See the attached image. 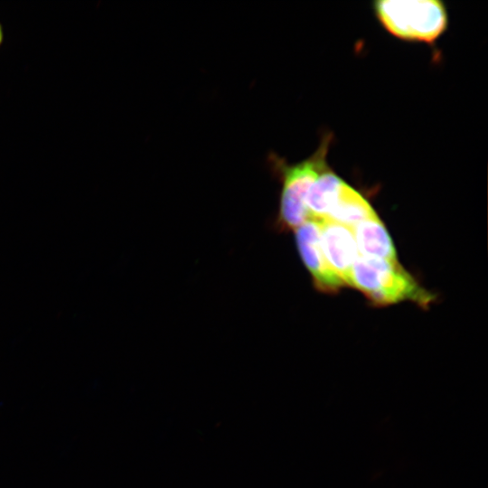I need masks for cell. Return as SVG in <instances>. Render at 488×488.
Instances as JSON below:
<instances>
[{
    "label": "cell",
    "instance_id": "3",
    "mask_svg": "<svg viewBox=\"0 0 488 488\" xmlns=\"http://www.w3.org/2000/svg\"><path fill=\"white\" fill-rule=\"evenodd\" d=\"M381 25L406 41L434 42L446 31L448 16L438 0H381L373 3Z\"/></svg>",
    "mask_w": 488,
    "mask_h": 488
},
{
    "label": "cell",
    "instance_id": "5",
    "mask_svg": "<svg viewBox=\"0 0 488 488\" xmlns=\"http://www.w3.org/2000/svg\"><path fill=\"white\" fill-rule=\"evenodd\" d=\"M296 245L317 289L335 293L344 283L328 264L320 244L317 221L308 219L296 230Z\"/></svg>",
    "mask_w": 488,
    "mask_h": 488
},
{
    "label": "cell",
    "instance_id": "2",
    "mask_svg": "<svg viewBox=\"0 0 488 488\" xmlns=\"http://www.w3.org/2000/svg\"><path fill=\"white\" fill-rule=\"evenodd\" d=\"M331 140L332 136L327 134L310 157L293 164L270 155V165L282 183L278 223L283 228L296 230L308 220L307 192L318 175L329 168L326 157Z\"/></svg>",
    "mask_w": 488,
    "mask_h": 488
},
{
    "label": "cell",
    "instance_id": "7",
    "mask_svg": "<svg viewBox=\"0 0 488 488\" xmlns=\"http://www.w3.org/2000/svg\"><path fill=\"white\" fill-rule=\"evenodd\" d=\"M376 215L365 197L344 182L325 219L352 228Z\"/></svg>",
    "mask_w": 488,
    "mask_h": 488
},
{
    "label": "cell",
    "instance_id": "8",
    "mask_svg": "<svg viewBox=\"0 0 488 488\" xmlns=\"http://www.w3.org/2000/svg\"><path fill=\"white\" fill-rule=\"evenodd\" d=\"M344 181L329 168L312 183L306 196L308 219L326 218Z\"/></svg>",
    "mask_w": 488,
    "mask_h": 488
},
{
    "label": "cell",
    "instance_id": "4",
    "mask_svg": "<svg viewBox=\"0 0 488 488\" xmlns=\"http://www.w3.org/2000/svg\"><path fill=\"white\" fill-rule=\"evenodd\" d=\"M315 221L328 264L345 286H351L352 270L360 256L352 228L325 218Z\"/></svg>",
    "mask_w": 488,
    "mask_h": 488
},
{
    "label": "cell",
    "instance_id": "9",
    "mask_svg": "<svg viewBox=\"0 0 488 488\" xmlns=\"http://www.w3.org/2000/svg\"><path fill=\"white\" fill-rule=\"evenodd\" d=\"M2 41H3V31H2V27L0 25V44H1Z\"/></svg>",
    "mask_w": 488,
    "mask_h": 488
},
{
    "label": "cell",
    "instance_id": "6",
    "mask_svg": "<svg viewBox=\"0 0 488 488\" xmlns=\"http://www.w3.org/2000/svg\"><path fill=\"white\" fill-rule=\"evenodd\" d=\"M360 256L397 261L392 239L378 215L352 228Z\"/></svg>",
    "mask_w": 488,
    "mask_h": 488
},
{
    "label": "cell",
    "instance_id": "1",
    "mask_svg": "<svg viewBox=\"0 0 488 488\" xmlns=\"http://www.w3.org/2000/svg\"><path fill=\"white\" fill-rule=\"evenodd\" d=\"M351 286L361 291L373 304L380 305L411 301L426 306L435 297L398 260L359 256L352 270Z\"/></svg>",
    "mask_w": 488,
    "mask_h": 488
}]
</instances>
